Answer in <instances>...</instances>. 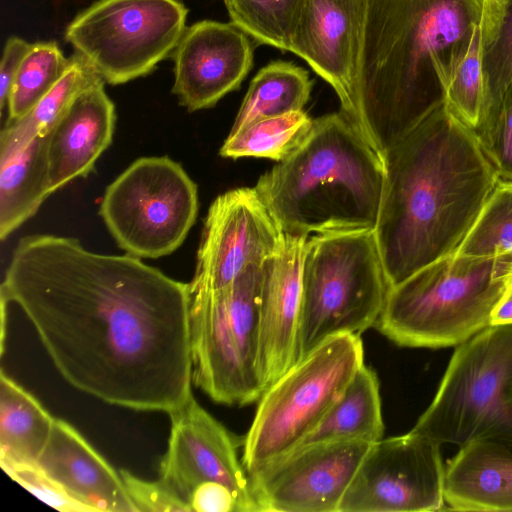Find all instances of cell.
Here are the masks:
<instances>
[{
	"label": "cell",
	"instance_id": "6da1fadb",
	"mask_svg": "<svg viewBox=\"0 0 512 512\" xmlns=\"http://www.w3.org/2000/svg\"><path fill=\"white\" fill-rule=\"evenodd\" d=\"M34 326L61 375L109 404L172 413L192 395L189 283L130 254L29 235L0 287Z\"/></svg>",
	"mask_w": 512,
	"mask_h": 512
},
{
	"label": "cell",
	"instance_id": "7a4b0ae2",
	"mask_svg": "<svg viewBox=\"0 0 512 512\" xmlns=\"http://www.w3.org/2000/svg\"><path fill=\"white\" fill-rule=\"evenodd\" d=\"M382 159L374 234L392 287L458 249L498 177L474 132L445 104Z\"/></svg>",
	"mask_w": 512,
	"mask_h": 512
},
{
	"label": "cell",
	"instance_id": "3957f363",
	"mask_svg": "<svg viewBox=\"0 0 512 512\" xmlns=\"http://www.w3.org/2000/svg\"><path fill=\"white\" fill-rule=\"evenodd\" d=\"M482 10L483 0H366L355 96L381 157L445 104Z\"/></svg>",
	"mask_w": 512,
	"mask_h": 512
},
{
	"label": "cell",
	"instance_id": "277c9868",
	"mask_svg": "<svg viewBox=\"0 0 512 512\" xmlns=\"http://www.w3.org/2000/svg\"><path fill=\"white\" fill-rule=\"evenodd\" d=\"M384 185L381 155L342 113L314 119L303 144L255 188L284 233L374 231Z\"/></svg>",
	"mask_w": 512,
	"mask_h": 512
},
{
	"label": "cell",
	"instance_id": "5b68a950",
	"mask_svg": "<svg viewBox=\"0 0 512 512\" xmlns=\"http://www.w3.org/2000/svg\"><path fill=\"white\" fill-rule=\"evenodd\" d=\"M512 282V253L455 252L390 287L374 327L401 347H456L491 325Z\"/></svg>",
	"mask_w": 512,
	"mask_h": 512
},
{
	"label": "cell",
	"instance_id": "8992f818",
	"mask_svg": "<svg viewBox=\"0 0 512 512\" xmlns=\"http://www.w3.org/2000/svg\"><path fill=\"white\" fill-rule=\"evenodd\" d=\"M390 289L374 231L305 243L296 361L329 338L375 326Z\"/></svg>",
	"mask_w": 512,
	"mask_h": 512
},
{
	"label": "cell",
	"instance_id": "52a82bcc",
	"mask_svg": "<svg viewBox=\"0 0 512 512\" xmlns=\"http://www.w3.org/2000/svg\"><path fill=\"white\" fill-rule=\"evenodd\" d=\"M411 430L440 445L487 439L512 448V323L490 325L456 346Z\"/></svg>",
	"mask_w": 512,
	"mask_h": 512
},
{
	"label": "cell",
	"instance_id": "ba28073f",
	"mask_svg": "<svg viewBox=\"0 0 512 512\" xmlns=\"http://www.w3.org/2000/svg\"><path fill=\"white\" fill-rule=\"evenodd\" d=\"M262 264L229 285L190 292L193 382L213 401L244 406L264 393L258 372Z\"/></svg>",
	"mask_w": 512,
	"mask_h": 512
},
{
	"label": "cell",
	"instance_id": "9c48e42d",
	"mask_svg": "<svg viewBox=\"0 0 512 512\" xmlns=\"http://www.w3.org/2000/svg\"><path fill=\"white\" fill-rule=\"evenodd\" d=\"M364 364L358 335H338L296 361L261 395L242 440L247 473L296 449L318 426Z\"/></svg>",
	"mask_w": 512,
	"mask_h": 512
},
{
	"label": "cell",
	"instance_id": "30bf717a",
	"mask_svg": "<svg viewBox=\"0 0 512 512\" xmlns=\"http://www.w3.org/2000/svg\"><path fill=\"white\" fill-rule=\"evenodd\" d=\"M198 191L167 156L135 160L102 197L99 214L118 246L138 258L171 254L195 223Z\"/></svg>",
	"mask_w": 512,
	"mask_h": 512
},
{
	"label": "cell",
	"instance_id": "8fae6325",
	"mask_svg": "<svg viewBox=\"0 0 512 512\" xmlns=\"http://www.w3.org/2000/svg\"><path fill=\"white\" fill-rule=\"evenodd\" d=\"M187 14L180 0H98L69 23L65 39L104 82L123 84L172 55Z\"/></svg>",
	"mask_w": 512,
	"mask_h": 512
},
{
	"label": "cell",
	"instance_id": "7c38bea8",
	"mask_svg": "<svg viewBox=\"0 0 512 512\" xmlns=\"http://www.w3.org/2000/svg\"><path fill=\"white\" fill-rule=\"evenodd\" d=\"M441 445L410 430L370 444L338 512H420L444 509Z\"/></svg>",
	"mask_w": 512,
	"mask_h": 512
},
{
	"label": "cell",
	"instance_id": "4fadbf2b",
	"mask_svg": "<svg viewBox=\"0 0 512 512\" xmlns=\"http://www.w3.org/2000/svg\"><path fill=\"white\" fill-rule=\"evenodd\" d=\"M370 444H308L249 473L259 512H338Z\"/></svg>",
	"mask_w": 512,
	"mask_h": 512
},
{
	"label": "cell",
	"instance_id": "5bb4252c",
	"mask_svg": "<svg viewBox=\"0 0 512 512\" xmlns=\"http://www.w3.org/2000/svg\"><path fill=\"white\" fill-rule=\"evenodd\" d=\"M283 234L255 187L219 195L204 221L190 292L229 285L248 266L274 254Z\"/></svg>",
	"mask_w": 512,
	"mask_h": 512
},
{
	"label": "cell",
	"instance_id": "9a60e30c",
	"mask_svg": "<svg viewBox=\"0 0 512 512\" xmlns=\"http://www.w3.org/2000/svg\"><path fill=\"white\" fill-rule=\"evenodd\" d=\"M169 415L171 431L160 480L188 505L198 485L219 482L234 492L242 512H259L249 474L238 458L237 437L193 396Z\"/></svg>",
	"mask_w": 512,
	"mask_h": 512
},
{
	"label": "cell",
	"instance_id": "2e32d148",
	"mask_svg": "<svg viewBox=\"0 0 512 512\" xmlns=\"http://www.w3.org/2000/svg\"><path fill=\"white\" fill-rule=\"evenodd\" d=\"M172 58V92L194 112L240 87L253 66L250 37L233 23L202 20L186 27Z\"/></svg>",
	"mask_w": 512,
	"mask_h": 512
},
{
	"label": "cell",
	"instance_id": "e0dca14e",
	"mask_svg": "<svg viewBox=\"0 0 512 512\" xmlns=\"http://www.w3.org/2000/svg\"><path fill=\"white\" fill-rule=\"evenodd\" d=\"M365 3L366 0H305L289 50L332 86L341 112L364 138L355 84Z\"/></svg>",
	"mask_w": 512,
	"mask_h": 512
},
{
	"label": "cell",
	"instance_id": "ac0fdd59",
	"mask_svg": "<svg viewBox=\"0 0 512 512\" xmlns=\"http://www.w3.org/2000/svg\"><path fill=\"white\" fill-rule=\"evenodd\" d=\"M307 239L284 233L276 252L262 263L258 372L264 391L296 362Z\"/></svg>",
	"mask_w": 512,
	"mask_h": 512
},
{
	"label": "cell",
	"instance_id": "d6986e66",
	"mask_svg": "<svg viewBox=\"0 0 512 512\" xmlns=\"http://www.w3.org/2000/svg\"><path fill=\"white\" fill-rule=\"evenodd\" d=\"M115 123V106L100 78L75 97L45 137L51 193L94 171L112 142Z\"/></svg>",
	"mask_w": 512,
	"mask_h": 512
},
{
	"label": "cell",
	"instance_id": "ffe728a7",
	"mask_svg": "<svg viewBox=\"0 0 512 512\" xmlns=\"http://www.w3.org/2000/svg\"><path fill=\"white\" fill-rule=\"evenodd\" d=\"M38 463L94 512H138L120 473L62 419H55Z\"/></svg>",
	"mask_w": 512,
	"mask_h": 512
},
{
	"label": "cell",
	"instance_id": "44dd1931",
	"mask_svg": "<svg viewBox=\"0 0 512 512\" xmlns=\"http://www.w3.org/2000/svg\"><path fill=\"white\" fill-rule=\"evenodd\" d=\"M444 499L458 511H512V448L477 439L445 466Z\"/></svg>",
	"mask_w": 512,
	"mask_h": 512
},
{
	"label": "cell",
	"instance_id": "7402d4cb",
	"mask_svg": "<svg viewBox=\"0 0 512 512\" xmlns=\"http://www.w3.org/2000/svg\"><path fill=\"white\" fill-rule=\"evenodd\" d=\"M51 194L45 137L0 153L1 240L34 216Z\"/></svg>",
	"mask_w": 512,
	"mask_h": 512
},
{
	"label": "cell",
	"instance_id": "603a6c76",
	"mask_svg": "<svg viewBox=\"0 0 512 512\" xmlns=\"http://www.w3.org/2000/svg\"><path fill=\"white\" fill-rule=\"evenodd\" d=\"M383 432L378 377L364 363L322 421L298 447L338 441L373 443L382 439Z\"/></svg>",
	"mask_w": 512,
	"mask_h": 512
},
{
	"label": "cell",
	"instance_id": "cb8c5ba5",
	"mask_svg": "<svg viewBox=\"0 0 512 512\" xmlns=\"http://www.w3.org/2000/svg\"><path fill=\"white\" fill-rule=\"evenodd\" d=\"M480 51L483 102L473 132L481 144L493 127L503 94L512 82V0H483Z\"/></svg>",
	"mask_w": 512,
	"mask_h": 512
},
{
	"label": "cell",
	"instance_id": "d4e9b609",
	"mask_svg": "<svg viewBox=\"0 0 512 512\" xmlns=\"http://www.w3.org/2000/svg\"><path fill=\"white\" fill-rule=\"evenodd\" d=\"M54 417L18 383L0 373V463L38 462Z\"/></svg>",
	"mask_w": 512,
	"mask_h": 512
},
{
	"label": "cell",
	"instance_id": "484cf974",
	"mask_svg": "<svg viewBox=\"0 0 512 512\" xmlns=\"http://www.w3.org/2000/svg\"><path fill=\"white\" fill-rule=\"evenodd\" d=\"M312 86L302 67L285 61L269 63L252 79L229 134L263 119L303 110Z\"/></svg>",
	"mask_w": 512,
	"mask_h": 512
},
{
	"label": "cell",
	"instance_id": "4316f807",
	"mask_svg": "<svg viewBox=\"0 0 512 512\" xmlns=\"http://www.w3.org/2000/svg\"><path fill=\"white\" fill-rule=\"evenodd\" d=\"M100 79L90 63L75 52L54 87L18 120L7 122L0 134V153L14 151L44 138L63 116L75 97Z\"/></svg>",
	"mask_w": 512,
	"mask_h": 512
},
{
	"label": "cell",
	"instance_id": "83f0119b",
	"mask_svg": "<svg viewBox=\"0 0 512 512\" xmlns=\"http://www.w3.org/2000/svg\"><path fill=\"white\" fill-rule=\"evenodd\" d=\"M314 119L303 110L263 119L229 134L220 148L224 158H267L281 162L309 136Z\"/></svg>",
	"mask_w": 512,
	"mask_h": 512
},
{
	"label": "cell",
	"instance_id": "f1b7e54d",
	"mask_svg": "<svg viewBox=\"0 0 512 512\" xmlns=\"http://www.w3.org/2000/svg\"><path fill=\"white\" fill-rule=\"evenodd\" d=\"M231 23L258 44L289 51L305 0H221Z\"/></svg>",
	"mask_w": 512,
	"mask_h": 512
},
{
	"label": "cell",
	"instance_id": "f546056e",
	"mask_svg": "<svg viewBox=\"0 0 512 512\" xmlns=\"http://www.w3.org/2000/svg\"><path fill=\"white\" fill-rule=\"evenodd\" d=\"M68 63L56 42L31 43L9 93L7 122L26 115L60 80Z\"/></svg>",
	"mask_w": 512,
	"mask_h": 512
},
{
	"label": "cell",
	"instance_id": "4dcf8cb0",
	"mask_svg": "<svg viewBox=\"0 0 512 512\" xmlns=\"http://www.w3.org/2000/svg\"><path fill=\"white\" fill-rule=\"evenodd\" d=\"M455 253L475 257L512 253V183L498 181Z\"/></svg>",
	"mask_w": 512,
	"mask_h": 512
},
{
	"label": "cell",
	"instance_id": "1f68e13d",
	"mask_svg": "<svg viewBox=\"0 0 512 512\" xmlns=\"http://www.w3.org/2000/svg\"><path fill=\"white\" fill-rule=\"evenodd\" d=\"M483 102V73L480 51V25L469 51L450 82L445 97L447 109L474 131Z\"/></svg>",
	"mask_w": 512,
	"mask_h": 512
},
{
	"label": "cell",
	"instance_id": "d6a6232c",
	"mask_svg": "<svg viewBox=\"0 0 512 512\" xmlns=\"http://www.w3.org/2000/svg\"><path fill=\"white\" fill-rule=\"evenodd\" d=\"M4 472L47 505L62 512H94L75 499L38 462L0 463Z\"/></svg>",
	"mask_w": 512,
	"mask_h": 512
},
{
	"label": "cell",
	"instance_id": "836d02e7",
	"mask_svg": "<svg viewBox=\"0 0 512 512\" xmlns=\"http://www.w3.org/2000/svg\"><path fill=\"white\" fill-rule=\"evenodd\" d=\"M480 145L498 181L512 183V82L503 94L493 127Z\"/></svg>",
	"mask_w": 512,
	"mask_h": 512
},
{
	"label": "cell",
	"instance_id": "e575fe53",
	"mask_svg": "<svg viewBox=\"0 0 512 512\" xmlns=\"http://www.w3.org/2000/svg\"><path fill=\"white\" fill-rule=\"evenodd\" d=\"M119 473L138 512H191L190 506L160 479L147 482L124 469Z\"/></svg>",
	"mask_w": 512,
	"mask_h": 512
},
{
	"label": "cell",
	"instance_id": "d590c367",
	"mask_svg": "<svg viewBox=\"0 0 512 512\" xmlns=\"http://www.w3.org/2000/svg\"><path fill=\"white\" fill-rule=\"evenodd\" d=\"M189 506L193 512H242L237 496L219 482H204L193 491Z\"/></svg>",
	"mask_w": 512,
	"mask_h": 512
},
{
	"label": "cell",
	"instance_id": "8d00e7d4",
	"mask_svg": "<svg viewBox=\"0 0 512 512\" xmlns=\"http://www.w3.org/2000/svg\"><path fill=\"white\" fill-rule=\"evenodd\" d=\"M31 43L26 40L12 36L7 39L1 64H0V109L1 112L7 107L9 93L18 71V68L28 52Z\"/></svg>",
	"mask_w": 512,
	"mask_h": 512
},
{
	"label": "cell",
	"instance_id": "74e56055",
	"mask_svg": "<svg viewBox=\"0 0 512 512\" xmlns=\"http://www.w3.org/2000/svg\"><path fill=\"white\" fill-rule=\"evenodd\" d=\"M510 323H512V282L495 307L491 318V325Z\"/></svg>",
	"mask_w": 512,
	"mask_h": 512
}]
</instances>
